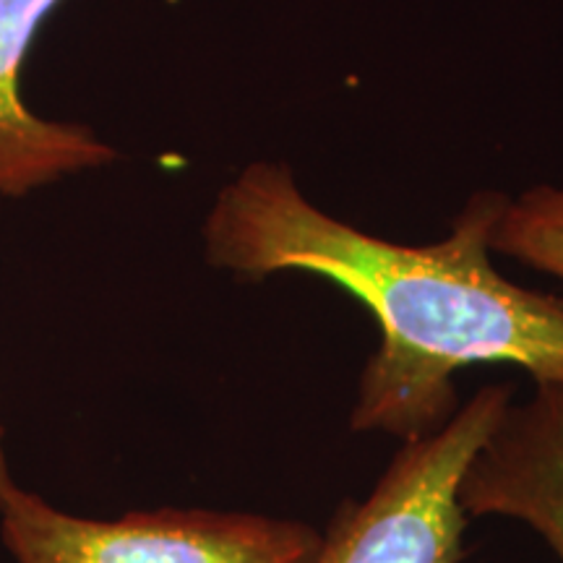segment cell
Wrapping results in <instances>:
<instances>
[{
    "instance_id": "6da1fadb",
    "label": "cell",
    "mask_w": 563,
    "mask_h": 563,
    "mask_svg": "<svg viewBox=\"0 0 563 563\" xmlns=\"http://www.w3.org/2000/svg\"><path fill=\"white\" fill-rule=\"evenodd\" d=\"M506 201L475 194L449 238L405 245L327 214L282 162H253L211 203L203 256L245 279L313 274L361 300L382 342L361 371L350 428L428 439L462 407L454 376L470 365H517L534 384L563 386V298L490 262Z\"/></svg>"
},
{
    "instance_id": "7a4b0ae2",
    "label": "cell",
    "mask_w": 563,
    "mask_h": 563,
    "mask_svg": "<svg viewBox=\"0 0 563 563\" xmlns=\"http://www.w3.org/2000/svg\"><path fill=\"white\" fill-rule=\"evenodd\" d=\"M514 402L511 384L475 391L439 433L405 441L363 501L344 498L313 563H462L470 517L460 483Z\"/></svg>"
},
{
    "instance_id": "3957f363",
    "label": "cell",
    "mask_w": 563,
    "mask_h": 563,
    "mask_svg": "<svg viewBox=\"0 0 563 563\" xmlns=\"http://www.w3.org/2000/svg\"><path fill=\"white\" fill-rule=\"evenodd\" d=\"M0 538L16 563H313L321 548L302 519L214 509L89 519L24 488L0 504Z\"/></svg>"
},
{
    "instance_id": "277c9868",
    "label": "cell",
    "mask_w": 563,
    "mask_h": 563,
    "mask_svg": "<svg viewBox=\"0 0 563 563\" xmlns=\"http://www.w3.org/2000/svg\"><path fill=\"white\" fill-rule=\"evenodd\" d=\"M470 519L504 517L545 540L563 563V386L534 384L511 402L460 483Z\"/></svg>"
},
{
    "instance_id": "5b68a950",
    "label": "cell",
    "mask_w": 563,
    "mask_h": 563,
    "mask_svg": "<svg viewBox=\"0 0 563 563\" xmlns=\"http://www.w3.org/2000/svg\"><path fill=\"white\" fill-rule=\"evenodd\" d=\"M58 3L63 0H0V196L5 199L118 159L87 125L34 115L21 97L24 63Z\"/></svg>"
},
{
    "instance_id": "8992f818",
    "label": "cell",
    "mask_w": 563,
    "mask_h": 563,
    "mask_svg": "<svg viewBox=\"0 0 563 563\" xmlns=\"http://www.w3.org/2000/svg\"><path fill=\"white\" fill-rule=\"evenodd\" d=\"M490 251L543 272L563 287V186H534L506 201Z\"/></svg>"
},
{
    "instance_id": "52a82bcc",
    "label": "cell",
    "mask_w": 563,
    "mask_h": 563,
    "mask_svg": "<svg viewBox=\"0 0 563 563\" xmlns=\"http://www.w3.org/2000/svg\"><path fill=\"white\" fill-rule=\"evenodd\" d=\"M16 488L19 485L13 483V475L9 467V454H5V446H3V428H0V504H3Z\"/></svg>"
}]
</instances>
